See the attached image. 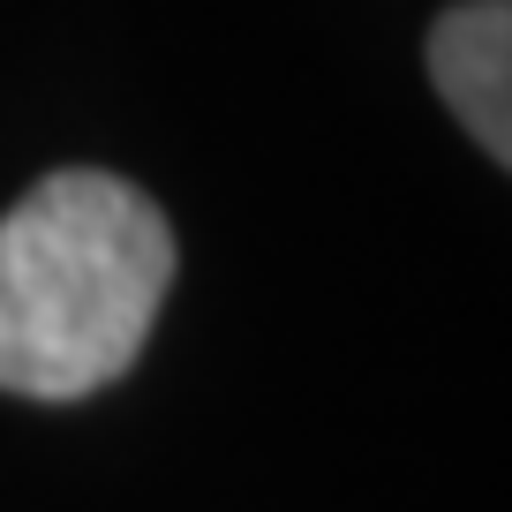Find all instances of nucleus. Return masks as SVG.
Listing matches in <instances>:
<instances>
[{"label": "nucleus", "instance_id": "obj_1", "mask_svg": "<svg viewBox=\"0 0 512 512\" xmlns=\"http://www.w3.org/2000/svg\"><path fill=\"white\" fill-rule=\"evenodd\" d=\"M174 287V226L136 181L61 166L0 219V392L83 400L128 377Z\"/></svg>", "mask_w": 512, "mask_h": 512}, {"label": "nucleus", "instance_id": "obj_2", "mask_svg": "<svg viewBox=\"0 0 512 512\" xmlns=\"http://www.w3.org/2000/svg\"><path fill=\"white\" fill-rule=\"evenodd\" d=\"M430 76L452 98L482 151L512 159V8L505 0H460L430 31Z\"/></svg>", "mask_w": 512, "mask_h": 512}]
</instances>
